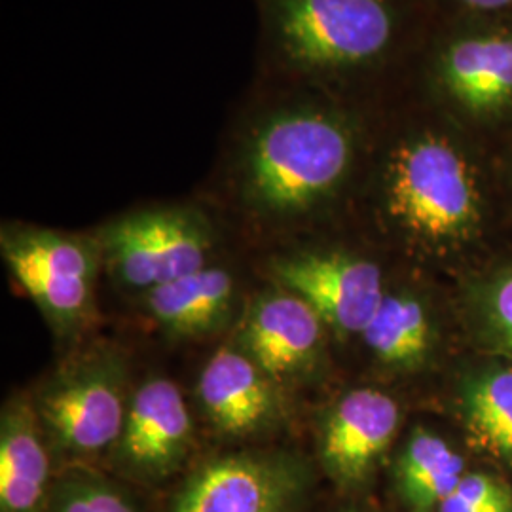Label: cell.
Segmentation results:
<instances>
[{"instance_id": "6da1fadb", "label": "cell", "mask_w": 512, "mask_h": 512, "mask_svg": "<svg viewBox=\"0 0 512 512\" xmlns=\"http://www.w3.org/2000/svg\"><path fill=\"white\" fill-rule=\"evenodd\" d=\"M228 135L224 186L245 222L296 232L348 186L363 147L349 95L255 76Z\"/></svg>"}, {"instance_id": "7a4b0ae2", "label": "cell", "mask_w": 512, "mask_h": 512, "mask_svg": "<svg viewBox=\"0 0 512 512\" xmlns=\"http://www.w3.org/2000/svg\"><path fill=\"white\" fill-rule=\"evenodd\" d=\"M403 0H255L256 76L349 95L403 33Z\"/></svg>"}, {"instance_id": "3957f363", "label": "cell", "mask_w": 512, "mask_h": 512, "mask_svg": "<svg viewBox=\"0 0 512 512\" xmlns=\"http://www.w3.org/2000/svg\"><path fill=\"white\" fill-rule=\"evenodd\" d=\"M380 207L404 238L433 245L467 238L480 220L471 167L446 135L431 128L401 131L387 147Z\"/></svg>"}, {"instance_id": "277c9868", "label": "cell", "mask_w": 512, "mask_h": 512, "mask_svg": "<svg viewBox=\"0 0 512 512\" xmlns=\"http://www.w3.org/2000/svg\"><path fill=\"white\" fill-rule=\"evenodd\" d=\"M129 368L114 346L97 344L57 366L31 395L57 456H109L128 416Z\"/></svg>"}, {"instance_id": "5b68a950", "label": "cell", "mask_w": 512, "mask_h": 512, "mask_svg": "<svg viewBox=\"0 0 512 512\" xmlns=\"http://www.w3.org/2000/svg\"><path fill=\"white\" fill-rule=\"evenodd\" d=\"M105 272L124 291L141 296L213 262L219 224L198 203H158L101 224Z\"/></svg>"}, {"instance_id": "8992f818", "label": "cell", "mask_w": 512, "mask_h": 512, "mask_svg": "<svg viewBox=\"0 0 512 512\" xmlns=\"http://www.w3.org/2000/svg\"><path fill=\"white\" fill-rule=\"evenodd\" d=\"M0 255L57 338L82 334L95 317V285L105 270L95 234H71L27 222H4Z\"/></svg>"}, {"instance_id": "52a82bcc", "label": "cell", "mask_w": 512, "mask_h": 512, "mask_svg": "<svg viewBox=\"0 0 512 512\" xmlns=\"http://www.w3.org/2000/svg\"><path fill=\"white\" fill-rule=\"evenodd\" d=\"M310 467L294 452H239L211 459L186 478L169 512H298Z\"/></svg>"}, {"instance_id": "ba28073f", "label": "cell", "mask_w": 512, "mask_h": 512, "mask_svg": "<svg viewBox=\"0 0 512 512\" xmlns=\"http://www.w3.org/2000/svg\"><path fill=\"white\" fill-rule=\"evenodd\" d=\"M268 272L287 291L302 296L327 329L361 336L384 300V275L376 262L340 249L304 247L277 253Z\"/></svg>"}, {"instance_id": "9c48e42d", "label": "cell", "mask_w": 512, "mask_h": 512, "mask_svg": "<svg viewBox=\"0 0 512 512\" xmlns=\"http://www.w3.org/2000/svg\"><path fill=\"white\" fill-rule=\"evenodd\" d=\"M325 330L319 313L302 296L272 285L245 304L232 342L289 389L319 370Z\"/></svg>"}, {"instance_id": "30bf717a", "label": "cell", "mask_w": 512, "mask_h": 512, "mask_svg": "<svg viewBox=\"0 0 512 512\" xmlns=\"http://www.w3.org/2000/svg\"><path fill=\"white\" fill-rule=\"evenodd\" d=\"M194 431L181 387L164 376L147 378L133 389L110 465L137 482L165 480L183 467L194 446Z\"/></svg>"}, {"instance_id": "8fae6325", "label": "cell", "mask_w": 512, "mask_h": 512, "mask_svg": "<svg viewBox=\"0 0 512 512\" xmlns=\"http://www.w3.org/2000/svg\"><path fill=\"white\" fill-rule=\"evenodd\" d=\"M196 401L203 418L228 439H255L275 431L289 414L287 387L234 342L203 365Z\"/></svg>"}, {"instance_id": "7c38bea8", "label": "cell", "mask_w": 512, "mask_h": 512, "mask_svg": "<svg viewBox=\"0 0 512 512\" xmlns=\"http://www.w3.org/2000/svg\"><path fill=\"white\" fill-rule=\"evenodd\" d=\"M401 408L380 389H353L330 406L319 425V459L342 486L363 482L399 433Z\"/></svg>"}, {"instance_id": "4fadbf2b", "label": "cell", "mask_w": 512, "mask_h": 512, "mask_svg": "<svg viewBox=\"0 0 512 512\" xmlns=\"http://www.w3.org/2000/svg\"><path fill=\"white\" fill-rule=\"evenodd\" d=\"M437 92L475 116L512 109V33H486L446 42L431 63Z\"/></svg>"}, {"instance_id": "5bb4252c", "label": "cell", "mask_w": 512, "mask_h": 512, "mask_svg": "<svg viewBox=\"0 0 512 512\" xmlns=\"http://www.w3.org/2000/svg\"><path fill=\"white\" fill-rule=\"evenodd\" d=\"M52 458L31 395L10 397L0 412V512H46L55 484Z\"/></svg>"}, {"instance_id": "9a60e30c", "label": "cell", "mask_w": 512, "mask_h": 512, "mask_svg": "<svg viewBox=\"0 0 512 512\" xmlns=\"http://www.w3.org/2000/svg\"><path fill=\"white\" fill-rule=\"evenodd\" d=\"M143 308L171 340H198L226 330L236 317L238 283L234 274L207 264L143 294Z\"/></svg>"}, {"instance_id": "2e32d148", "label": "cell", "mask_w": 512, "mask_h": 512, "mask_svg": "<svg viewBox=\"0 0 512 512\" xmlns=\"http://www.w3.org/2000/svg\"><path fill=\"white\" fill-rule=\"evenodd\" d=\"M463 475V458L423 427L412 431L395 469L399 494L412 512L439 511Z\"/></svg>"}, {"instance_id": "e0dca14e", "label": "cell", "mask_w": 512, "mask_h": 512, "mask_svg": "<svg viewBox=\"0 0 512 512\" xmlns=\"http://www.w3.org/2000/svg\"><path fill=\"white\" fill-rule=\"evenodd\" d=\"M361 338L378 361L408 370L420 366L429 355L433 327L429 313L416 296L385 293Z\"/></svg>"}, {"instance_id": "ac0fdd59", "label": "cell", "mask_w": 512, "mask_h": 512, "mask_svg": "<svg viewBox=\"0 0 512 512\" xmlns=\"http://www.w3.org/2000/svg\"><path fill=\"white\" fill-rule=\"evenodd\" d=\"M467 429L476 448L512 461V370L492 372L473 385Z\"/></svg>"}, {"instance_id": "d6986e66", "label": "cell", "mask_w": 512, "mask_h": 512, "mask_svg": "<svg viewBox=\"0 0 512 512\" xmlns=\"http://www.w3.org/2000/svg\"><path fill=\"white\" fill-rule=\"evenodd\" d=\"M46 512H141L124 490L105 476L73 471L55 478Z\"/></svg>"}, {"instance_id": "ffe728a7", "label": "cell", "mask_w": 512, "mask_h": 512, "mask_svg": "<svg viewBox=\"0 0 512 512\" xmlns=\"http://www.w3.org/2000/svg\"><path fill=\"white\" fill-rule=\"evenodd\" d=\"M509 501L512 495L505 484L492 476L473 473L463 475L456 490L442 501L439 512H486Z\"/></svg>"}, {"instance_id": "44dd1931", "label": "cell", "mask_w": 512, "mask_h": 512, "mask_svg": "<svg viewBox=\"0 0 512 512\" xmlns=\"http://www.w3.org/2000/svg\"><path fill=\"white\" fill-rule=\"evenodd\" d=\"M490 310L495 329L499 330L503 342L512 351V275L499 281L490 300Z\"/></svg>"}, {"instance_id": "7402d4cb", "label": "cell", "mask_w": 512, "mask_h": 512, "mask_svg": "<svg viewBox=\"0 0 512 512\" xmlns=\"http://www.w3.org/2000/svg\"><path fill=\"white\" fill-rule=\"evenodd\" d=\"M459 2L476 12H495V10L512 6V0H459Z\"/></svg>"}]
</instances>
